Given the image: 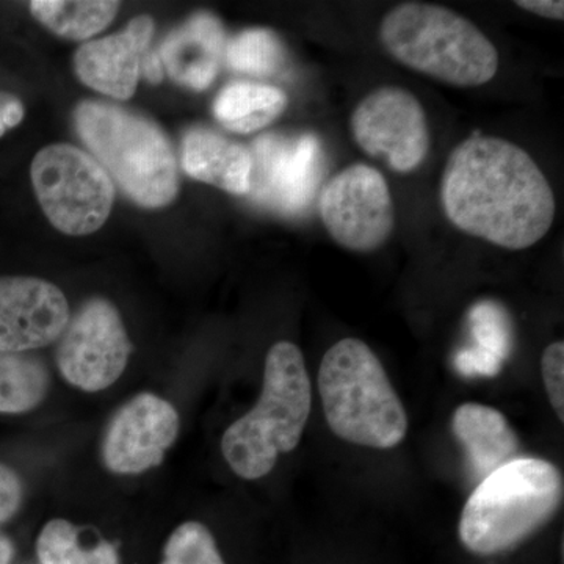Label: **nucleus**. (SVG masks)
Instances as JSON below:
<instances>
[{
  "label": "nucleus",
  "instance_id": "f257e3e1",
  "mask_svg": "<svg viewBox=\"0 0 564 564\" xmlns=\"http://www.w3.org/2000/svg\"><path fill=\"white\" fill-rule=\"evenodd\" d=\"M441 203L459 231L510 251L541 242L556 215L554 188L532 155L480 132L448 155Z\"/></svg>",
  "mask_w": 564,
  "mask_h": 564
},
{
  "label": "nucleus",
  "instance_id": "f03ea898",
  "mask_svg": "<svg viewBox=\"0 0 564 564\" xmlns=\"http://www.w3.org/2000/svg\"><path fill=\"white\" fill-rule=\"evenodd\" d=\"M313 408V388L302 350L281 340L267 352L261 397L254 408L228 426L221 454L237 477H267L281 455L302 443Z\"/></svg>",
  "mask_w": 564,
  "mask_h": 564
},
{
  "label": "nucleus",
  "instance_id": "7ed1b4c3",
  "mask_svg": "<svg viewBox=\"0 0 564 564\" xmlns=\"http://www.w3.org/2000/svg\"><path fill=\"white\" fill-rule=\"evenodd\" d=\"M563 475L541 458H514L486 475L464 505L459 540L477 555L511 551L549 524L563 503Z\"/></svg>",
  "mask_w": 564,
  "mask_h": 564
},
{
  "label": "nucleus",
  "instance_id": "20e7f679",
  "mask_svg": "<svg viewBox=\"0 0 564 564\" xmlns=\"http://www.w3.org/2000/svg\"><path fill=\"white\" fill-rule=\"evenodd\" d=\"M378 36L393 61L452 87H481L499 70L496 44L473 21L434 3L393 7Z\"/></svg>",
  "mask_w": 564,
  "mask_h": 564
},
{
  "label": "nucleus",
  "instance_id": "39448f33",
  "mask_svg": "<svg viewBox=\"0 0 564 564\" xmlns=\"http://www.w3.org/2000/svg\"><path fill=\"white\" fill-rule=\"evenodd\" d=\"M318 393L326 423L339 440L391 451L406 437L404 404L383 364L361 339L345 337L325 352Z\"/></svg>",
  "mask_w": 564,
  "mask_h": 564
},
{
  "label": "nucleus",
  "instance_id": "423d86ee",
  "mask_svg": "<svg viewBox=\"0 0 564 564\" xmlns=\"http://www.w3.org/2000/svg\"><path fill=\"white\" fill-rule=\"evenodd\" d=\"M74 122L99 165L139 206L159 209L176 198V155L155 122L101 101L80 102Z\"/></svg>",
  "mask_w": 564,
  "mask_h": 564
},
{
  "label": "nucleus",
  "instance_id": "0eeeda50",
  "mask_svg": "<svg viewBox=\"0 0 564 564\" xmlns=\"http://www.w3.org/2000/svg\"><path fill=\"white\" fill-rule=\"evenodd\" d=\"M31 176L41 209L58 231L88 236L101 229L115 185L95 158L73 144H50L35 155Z\"/></svg>",
  "mask_w": 564,
  "mask_h": 564
},
{
  "label": "nucleus",
  "instance_id": "6e6552de",
  "mask_svg": "<svg viewBox=\"0 0 564 564\" xmlns=\"http://www.w3.org/2000/svg\"><path fill=\"white\" fill-rule=\"evenodd\" d=\"M318 210L334 242L352 252H373L395 229V206L383 174L355 163L321 188Z\"/></svg>",
  "mask_w": 564,
  "mask_h": 564
},
{
  "label": "nucleus",
  "instance_id": "1a4fd4ad",
  "mask_svg": "<svg viewBox=\"0 0 564 564\" xmlns=\"http://www.w3.org/2000/svg\"><path fill=\"white\" fill-rule=\"evenodd\" d=\"M350 129L367 155L400 174L421 169L432 147L422 104L413 93L395 85L367 93L352 110Z\"/></svg>",
  "mask_w": 564,
  "mask_h": 564
},
{
  "label": "nucleus",
  "instance_id": "9d476101",
  "mask_svg": "<svg viewBox=\"0 0 564 564\" xmlns=\"http://www.w3.org/2000/svg\"><path fill=\"white\" fill-rule=\"evenodd\" d=\"M132 344L117 307L91 299L69 318L58 339L57 367L66 383L84 392H101L120 380Z\"/></svg>",
  "mask_w": 564,
  "mask_h": 564
},
{
  "label": "nucleus",
  "instance_id": "9b49d317",
  "mask_svg": "<svg viewBox=\"0 0 564 564\" xmlns=\"http://www.w3.org/2000/svg\"><path fill=\"white\" fill-rule=\"evenodd\" d=\"M250 192L254 202L282 214H302L325 176V152L314 133L291 139L269 133L252 144Z\"/></svg>",
  "mask_w": 564,
  "mask_h": 564
},
{
  "label": "nucleus",
  "instance_id": "f8f14e48",
  "mask_svg": "<svg viewBox=\"0 0 564 564\" xmlns=\"http://www.w3.org/2000/svg\"><path fill=\"white\" fill-rule=\"evenodd\" d=\"M181 421L169 400L143 392L133 397L107 425L102 463L111 474L139 475L161 466L180 436Z\"/></svg>",
  "mask_w": 564,
  "mask_h": 564
},
{
  "label": "nucleus",
  "instance_id": "ddd939ff",
  "mask_svg": "<svg viewBox=\"0 0 564 564\" xmlns=\"http://www.w3.org/2000/svg\"><path fill=\"white\" fill-rule=\"evenodd\" d=\"M69 318L68 300L52 282L0 278V352L24 355L57 343Z\"/></svg>",
  "mask_w": 564,
  "mask_h": 564
},
{
  "label": "nucleus",
  "instance_id": "4468645a",
  "mask_svg": "<svg viewBox=\"0 0 564 564\" xmlns=\"http://www.w3.org/2000/svg\"><path fill=\"white\" fill-rule=\"evenodd\" d=\"M154 33L150 17L135 18L124 32L79 47L74 68L82 84L110 98L128 101L137 90L141 55Z\"/></svg>",
  "mask_w": 564,
  "mask_h": 564
},
{
  "label": "nucleus",
  "instance_id": "2eb2a0df",
  "mask_svg": "<svg viewBox=\"0 0 564 564\" xmlns=\"http://www.w3.org/2000/svg\"><path fill=\"white\" fill-rule=\"evenodd\" d=\"M225 51V29L214 14H195L161 47L162 65L177 84L203 91L214 84Z\"/></svg>",
  "mask_w": 564,
  "mask_h": 564
},
{
  "label": "nucleus",
  "instance_id": "dca6fc26",
  "mask_svg": "<svg viewBox=\"0 0 564 564\" xmlns=\"http://www.w3.org/2000/svg\"><path fill=\"white\" fill-rule=\"evenodd\" d=\"M182 166L196 181L242 196L250 192L251 154L210 129L195 128L182 141Z\"/></svg>",
  "mask_w": 564,
  "mask_h": 564
},
{
  "label": "nucleus",
  "instance_id": "f3484780",
  "mask_svg": "<svg viewBox=\"0 0 564 564\" xmlns=\"http://www.w3.org/2000/svg\"><path fill=\"white\" fill-rule=\"evenodd\" d=\"M452 429L463 444L474 473L481 480L514 459L521 448V441L508 419L488 404H459L455 410Z\"/></svg>",
  "mask_w": 564,
  "mask_h": 564
},
{
  "label": "nucleus",
  "instance_id": "a211bd4d",
  "mask_svg": "<svg viewBox=\"0 0 564 564\" xmlns=\"http://www.w3.org/2000/svg\"><path fill=\"white\" fill-rule=\"evenodd\" d=\"M288 102L285 93L273 85L234 82L215 99L214 113L228 131L251 133L272 124Z\"/></svg>",
  "mask_w": 564,
  "mask_h": 564
},
{
  "label": "nucleus",
  "instance_id": "6ab92c4d",
  "mask_svg": "<svg viewBox=\"0 0 564 564\" xmlns=\"http://www.w3.org/2000/svg\"><path fill=\"white\" fill-rule=\"evenodd\" d=\"M120 2L109 0H32L33 17L63 39L87 40L109 28Z\"/></svg>",
  "mask_w": 564,
  "mask_h": 564
},
{
  "label": "nucleus",
  "instance_id": "aec40b11",
  "mask_svg": "<svg viewBox=\"0 0 564 564\" xmlns=\"http://www.w3.org/2000/svg\"><path fill=\"white\" fill-rule=\"evenodd\" d=\"M50 388L46 364L31 356L0 352V414L31 413L46 400Z\"/></svg>",
  "mask_w": 564,
  "mask_h": 564
},
{
  "label": "nucleus",
  "instance_id": "412c9836",
  "mask_svg": "<svg viewBox=\"0 0 564 564\" xmlns=\"http://www.w3.org/2000/svg\"><path fill=\"white\" fill-rule=\"evenodd\" d=\"M40 564H120L117 547L99 541L95 547H82L79 530L66 519H52L36 540Z\"/></svg>",
  "mask_w": 564,
  "mask_h": 564
},
{
  "label": "nucleus",
  "instance_id": "4be33fe9",
  "mask_svg": "<svg viewBox=\"0 0 564 564\" xmlns=\"http://www.w3.org/2000/svg\"><path fill=\"white\" fill-rule=\"evenodd\" d=\"M226 62L239 73L273 76L284 65L285 51L280 36L273 31L248 29L229 41Z\"/></svg>",
  "mask_w": 564,
  "mask_h": 564
},
{
  "label": "nucleus",
  "instance_id": "5701e85b",
  "mask_svg": "<svg viewBox=\"0 0 564 564\" xmlns=\"http://www.w3.org/2000/svg\"><path fill=\"white\" fill-rule=\"evenodd\" d=\"M161 564H226L214 534L198 521H187L174 529L163 547Z\"/></svg>",
  "mask_w": 564,
  "mask_h": 564
},
{
  "label": "nucleus",
  "instance_id": "b1692460",
  "mask_svg": "<svg viewBox=\"0 0 564 564\" xmlns=\"http://www.w3.org/2000/svg\"><path fill=\"white\" fill-rule=\"evenodd\" d=\"M541 375L549 402L554 408L560 422L564 421V344L556 340L543 351L541 358Z\"/></svg>",
  "mask_w": 564,
  "mask_h": 564
},
{
  "label": "nucleus",
  "instance_id": "393cba45",
  "mask_svg": "<svg viewBox=\"0 0 564 564\" xmlns=\"http://www.w3.org/2000/svg\"><path fill=\"white\" fill-rule=\"evenodd\" d=\"M24 502V484L13 467L0 463V527L11 521Z\"/></svg>",
  "mask_w": 564,
  "mask_h": 564
},
{
  "label": "nucleus",
  "instance_id": "a878e982",
  "mask_svg": "<svg viewBox=\"0 0 564 564\" xmlns=\"http://www.w3.org/2000/svg\"><path fill=\"white\" fill-rule=\"evenodd\" d=\"M516 6L529 13L538 14L547 20L563 21L564 2L562 0H519Z\"/></svg>",
  "mask_w": 564,
  "mask_h": 564
},
{
  "label": "nucleus",
  "instance_id": "bb28decb",
  "mask_svg": "<svg viewBox=\"0 0 564 564\" xmlns=\"http://www.w3.org/2000/svg\"><path fill=\"white\" fill-rule=\"evenodd\" d=\"M0 118H2L7 129L17 128L22 121V118H24V107H22L21 101L10 99L9 102L3 104V106L0 107Z\"/></svg>",
  "mask_w": 564,
  "mask_h": 564
},
{
  "label": "nucleus",
  "instance_id": "cd10ccee",
  "mask_svg": "<svg viewBox=\"0 0 564 564\" xmlns=\"http://www.w3.org/2000/svg\"><path fill=\"white\" fill-rule=\"evenodd\" d=\"M141 68L151 84H161L163 80V65L158 54H148L141 63Z\"/></svg>",
  "mask_w": 564,
  "mask_h": 564
},
{
  "label": "nucleus",
  "instance_id": "c85d7f7f",
  "mask_svg": "<svg viewBox=\"0 0 564 564\" xmlns=\"http://www.w3.org/2000/svg\"><path fill=\"white\" fill-rule=\"evenodd\" d=\"M14 555V545L9 536L0 533V564H11Z\"/></svg>",
  "mask_w": 564,
  "mask_h": 564
},
{
  "label": "nucleus",
  "instance_id": "c756f323",
  "mask_svg": "<svg viewBox=\"0 0 564 564\" xmlns=\"http://www.w3.org/2000/svg\"><path fill=\"white\" fill-rule=\"evenodd\" d=\"M7 132L6 124H3L2 118H0V137H3V133Z\"/></svg>",
  "mask_w": 564,
  "mask_h": 564
}]
</instances>
